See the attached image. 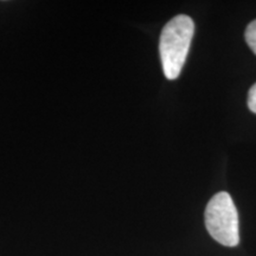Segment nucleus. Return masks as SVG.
<instances>
[{
  "label": "nucleus",
  "instance_id": "obj_1",
  "mask_svg": "<svg viewBox=\"0 0 256 256\" xmlns=\"http://www.w3.org/2000/svg\"><path fill=\"white\" fill-rule=\"evenodd\" d=\"M194 32V20L186 14L176 16L162 28L159 40V52L162 70L168 80H176L180 75Z\"/></svg>",
  "mask_w": 256,
  "mask_h": 256
},
{
  "label": "nucleus",
  "instance_id": "obj_2",
  "mask_svg": "<svg viewBox=\"0 0 256 256\" xmlns=\"http://www.w3.org/2000/svg\"><path fill=\"white\" fill-rule=\"evenodd\" d=\"M204 217L206 230L215 241L226 247L238 244V215L228 192H218L211 198Z\"/></svg>",
  "mask_w": 256,
  "mask_h": 256
},
{
  "label": "nucleus",
  "instance_id": "obj_4",
  "mask_svg": "<svg viewBox=\"0 0 256 256\" xmlns=\"http://www.w3.org/2000/svg\"><path fill=\"white\" fill-rule=\"evenodd\" d=\"M248 107L252 113H256V83L248 92Z\"/></svg>",
  "mask_w": 256,
  "mask_h": 256
},
{
  "label": "nucleus",
  "instance_id": "obj_3",
  "mask_svg": "<svg viewBox=\"0 0 256 256\" xmlns=\"http://www.w3.org/2000/svg\"><path fill=\"white\" fill-rule=\"evenodd\" d=\"M244 36L249 48H250L252 52L256 55V19L248 25Z\"/></svg>",
  "mask_w": 256,
  "mask_h": 256
}]
</instances>
